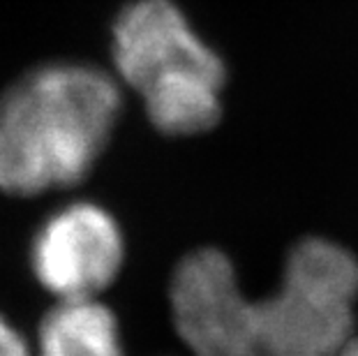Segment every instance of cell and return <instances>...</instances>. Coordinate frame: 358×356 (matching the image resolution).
<instances>
[{
	"instance_id": "6da1fadb",
	"label": "cell",
	"mask_w": 358,
	"mask_h": 356,
	"mask_svg": "<svg viewBox=\"0 0 358 356\" xmlns=\"http://www.w3.org/2000/svg\"><path fill=\"white\" fill-rule=\"evenodd\" d=\"M123 86L83 60H47L0 93V192L40 197L83 183L116 134Z\"/></svg>"
},
{
	"instance_id": "7a4b0ae2",
	"label": "cell",
	"mask_w": 358,
	"mask_h": 356,
	"mask_svg": "<svg viewBox=\"0 0 358 356\" xmlns=\"http://www.w3.org/2000/svg\"><path fill=\"white\" fill-rule=\"evenodd\" d=\"M111 74L139 100L164 137L220 125L227 65L173 0H132L111 26Z\"/></svg>"
},
{
	"instance_id": "3957f363",
	"label": "cell",
	"mask_w": 358,
	"mask_h": 356,
	"mask_svg": "<svg viewBox=\"0 0 358 356\" xmlns=\"http://www.w3.org/2000/svg\"><path fill=\"white\" fill-rule=\"evenodd\" d=\"M358 259L333 241L289 252L275 294L259 303L266 356H338L354 336Z\"/></svg>"
},
{
	"instance_id": "277c9868",
	"label": "cell",
	"mask_w": 358,
	"mask_h": 356,
	"mask_svg": "<svg viewBox=\"0 0 358 356\" xmlns=\"http://www.w3.org/2000/svg\"><path fill=\"white\" fill-rule=\"evenodd\" d=\"M171 320L192 356H266L259 303L217 248L192 250L169 285Z\"/></svg>"
},
{
	"instance_id": "5b68a950",
	"label": "cell",
	"mask_w": 358,
	"mask_h": 356,
	"mask_svg": "<svg viewBox=\"0 0 358 356\" xmlns=\"http://www.w3.org/2000/svg\"><path fill=\"white\" fill-rule=\"evenodd\" d=\"M125 264V234L102 204L79 199L56 208L30 243V266L58 301L100 299Z\"/></svg>"
},
{
	"instance_id": "8992f818",
	"label": "cell",
	"mask_w": 358,
	"mask_h": 356,
	"mask_svg": "<svg viewBox=\"0 0 358 356\" xmlns=\"http://www.w3.org/2000/svg\"><path fill=\"white\" fill-rule=\"evenodd\" d=\"M35 356H125L118 320L100 299L58 301L40 324Z\"/></svg>"
},
{
	"instance_id": "52a82bcc",
	"label": "cell",
	"mask_w": 358,
	"mask_h": 356,
	"mask_svg": "<svg viewBox=\"0 0 358 356\" xmlns=\"http://www.w3.org/2000/svg\"><path fill=\"white\" fill-rule=\"evenodd\" d=\"M0 356H35L28 340L0 315Z\"/></svg>"
},
{
	"instance_id": "ba28073f",
	"label": "cell",
	"mask_w": 358,
	"mask_h": 356,
	"mask_svg": "<svg viewBox=\"0 0 358 356\" xmlns=\"http://www.w3.org/2000/svg\"><path fill=\"white\" fill-rule=\"evenodd\" d=\"M338 356H358V336H352L347 340V345L342 347V352Z\"/></svg>"
}]
</instances>
